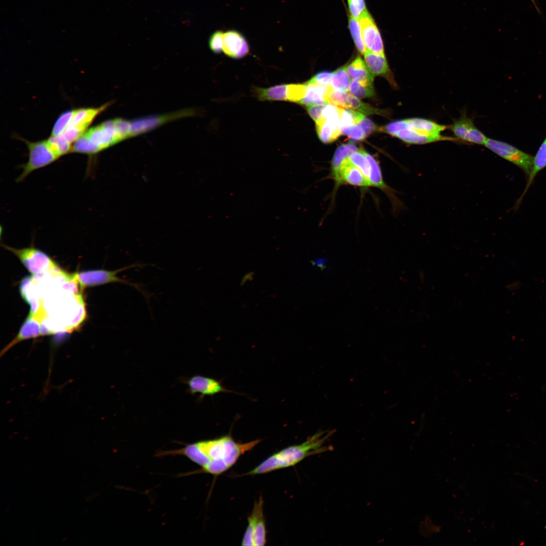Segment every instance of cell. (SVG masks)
Instances as JSON below:
<instances>
[{
	"instance_id": "obj_1",
	"label": "cell",
	"mask_w": 546,
	"mask_h": 546,
	"mask_svg": "<svg viewBox=\"0 0 546 546\" xmlns=\"http://www.w3.org/2000/svg\"><path fill=\"white\" fill-rule=\"evenodd\" d=\"M261 440L246 443L235 441L230 435L219 438L198 441L184 447L165 451L164 454L183 455L201 468L199 471L219 475L230 469L239 458L251 450Z\"/></svg>"
},
{
	"instance_id": "obj_2",
	"label": "cell",
	"mask_w": 546,
	"mask_h": 546,
	"mask_svg": "<svg viewBox=\"0 0 546 546\" xmlns=\"http://www.w3.org/2000/svg\"><path fill=\"white\" fill-rule=\"evenodd\" d=\"M335 431V430L319 431L304 442L289 446L272 454L242 475L263 474L289 468L296 465L307 457L325 452L329 450V448L324 445Z\"/></svg>"
},
{
	"instance_id": "obj_3",
	"label": "cell",
	"mask_w": 546,
	"mask_h": 546,
	"mask_svg": "<svg viewBox=\"0 0 546 546\" xmlns=\"http://www.w3.org/2000/svg\"><path fill=\"white\" fill-rule=\"evenodd\" d=\"M447 129H449V126L430 119L412 117L391 122L382 129L408 144L423 145L439 141H459L454 137L441 134Z\"/></svg>"
},
{
	"instance_id": "obj_4",
	"label": "cell",
	"mask_w": 546,
	"mask_h": 546,
	"mask_svg": "<svg viewBox=\"0 0 546 546\" xmlns=\"http://www.w3.org/2000/svg\"><path fill=\"white\" fill-rule=\"evenodd\" d=\"M129 137V121L110 120L86 131L73 143L72 152L93 155Z\"/></svg>"
},
{
	"instance_id": "obj_5",
	"label": "cell",
	"mask_w": 546,
	"mask_h": 546,
	"mask_svg": "<svg viewBox=\"0 0 546 546\" xmlns=\"http://www.w3.org/2000/svg\"><path fill=\"white\" fill-rule=\"evenodd\" d=\"M146 265L145 264L133 263L116 270L95 269L75 272L72 278L84 289L86 287L102 285L112 283H120L130 286L141 292L148 298L149 295L142 284L131 282L130 280L118 276L120 272L135 267Z\"/></svg>"
},
{
	"instance_id": "obj_6",
	"label": "cell",
	"mask_w": 546,
	"mask_h": 546,
	"mask_svg": "<svg viewBox=\"0 0 546 546\" xmlns=\"http://www.w3.org/2000/svg\"><path fill=\"white\" fill-rule=\"evenodd\" d=\"M28 150L27 161L21 165L22 172L17 182L24 180L31 173L48 166L60 157L53 151L48 140L30 142L23 139Z\"/></svg>"
},
{
	"instance_id": "obj_7",
	"label": "cell",
	"mask_w": 546,
	"mask_h": 546,
	"mask_svg": "<svg viewBox=\"0 0 546 546\" xmlns=\"http://www.w3.org/2000/svg\"><path fill=\"white\" fill-rule=\"evenodd\" d=\"M263 503L262 497L255 502L252 512L247 519L248 525L243 536L242 545L261 546L266 544L267 532Z\"/></svg>"
},
{
	"instance_id": "obj_8",
	"label": "cell",
	"mask_w": 546,
	"mask_h": 546,
	"mask_svg": "<svg viewBox=\"0 0 546 546\" xmlns=\"http://www.w3.org/2000/svg\"><path fill=\"white\" fill-rule=\"evenodd\" d=\"M3 246L13 253L32 275L58 268L56 262L49 255L35 247L17 249L5 245Z\"/></svg>"
},
{
	"instance_id": "obj_9",
	"label": "cell",
	"mask_w": 546,
	"mask_h": 546,
	"mask_svg": "<svg viewBox=\"0 0 546 546\" xmlns=\"http://www.w3.org/2000/svg\"><path fill=\"white\" fill-rule=\"evenodd\" d=\"M484 146L502 158L519 167L528 176L532 166V156L510 144L494 139L487 138Z\"/></svg>"
},
{
	"instance_id": "obj_10",
	"label": "cell",
	"mask_w": 546,
	"mask_h": 546,
	"mask_svg": "<svg viewBox=\"0 0 546 546\" xmlns=\"http://www.w3.org/2000/svg\"><path fill=\"white\" fill-rule=\"evenodd\" d=\"M454 138L459 141L484 145L487 138L475 125L472 118L465 112L449 126Z\"/></svg>"
},
{
	"instance_id": "obj_11",
	"label": "cell",
	"mask_w": 546,
	"mask_h": 546,
	"mask_svg": "<svg viewBox=\"0 0 546 546\" xmlns=\"http://www.w3.org/2000/svg\"><path fill=\"white\" fill-rule=\"evenodd\" d=\"M358 20L367 51L384 55L381 35L371 15L367 11L361 15Z\"/></svg>"
},
{
	"instance_id": "obj_12",
	"label": "cell",
	"mask_w": 546,
	"mask_h": 546,
	"mask_svg": "<svg viewBox=\"0 0 546 546\" xmlns=\"http://www.w3.org/2000/svg\"><path fill=\"white\" fill-rule=\"evenodd\" d=\"M110 105L107 103L97 108H84L74 110L71 121L66 129L73 131L80 136L85 131L94 119Z\"/></svg>"
},
{
	"instance_id": "obj_13",
	"label": "cell",
	"mask_w": 546,
	"mask_h": 546,
	"mask_svg": "<svg viewBox=\"0 0 546 546\" xmlns=\"http://www.w3.org/2000/svg\"><path fill=\"white\" fill-rule=\"evenodd\" d=\"M223 52L228 57L240 59L249 52V47L245 37L239 32L231 30L223 33Z\"/></svg>"
},
{
	"instance_id": "obj_14",
	"label": "cell",
	"mask_w": 546,
	"mask_h": 546,
	"mask_svg": "<svg viewBox=\"0 0 546 546\" xmlns=\"http://www.w3.org/2000/svg\"><path fill=\"white\" fill-rule=\"evenodd\" d=\"M333 175L336 182L339 184L344 181L357 186H371L369 179L357 167L350 161L348 157L343 161Z\"/></svg>"
},
{
	"instance_id": "obj_15",
	"label": "cell",
	"mask_w": 546,
	"mask_h": 546,
	"mask_svg": "<svg viewBox=\"0 0 546 546\" xmlns=\"http://www.w3.org/2000/svg\"><path fill=\"white\" fill-rule=\"evenodd\" d=\"M187 384L191 393H200L202 396L213 395L228 391L216 380L200 375L191 378Z\"/></svg>"
},
{
	"instance_id": "obj_16",
	"label": "cell",
	"mask_w": 546,
	"mask_h": 546,
	"mask_svg": "<svg viewBox=\"0 0 546 546\" xmlns=\"http://www.w3.org/2000/svg\"><path fill=\"white\" fill-rule=\"evenodd\" d=\"M40 320L35 316L29 314L22 325L15 338L12 340L1 351V356L4 354L11 348L18 343L41 335Z\"/></svg>"
},
{
	"instance_id": "obj_17",
	"label": "cell",
	"mask_w": 546,
	"mask_h": 546,
	"mask_svg": "<svg viewBox=\"0 0 546 546\" xmlns=\"http://www.w3.org/2000/svg\"><path fill=\"white\" fill-rule=\"evenodd\" d=\"M305 84L306 85L305 95L299 104L309 106L322 105L329 103L327 98L331 86H328L307 82Z\"/></svg>"
},
{
	"instance_id": "obj_18",
	"label": "cell",
	"mask_w": 546,
	"mask_h": 546,
	"mask_svg": "<svg viewBox=\"0 0 546 546\" xmlns=\"http://www.w3.org/2000/svg\"><path fill=\"white\" fill-rule=\"evenodd\" d=\"M315 125L317 135L324 143L333 142L342 134L338 119L322 118Z\"/></svg>"
},
{
	"instance_id": "obj_19",
	"label": "cell",
	"mask_w": 546,
	"mask_h": 546,
	"mask_svg": "<svg viewBox=\"0 0 546 546\" xmlns=\"http://www.w3.org/2000/svg\"><path fill=\"white\" fill-rule=\"evenodd\" d=\"M546 167V139L541 144L536 155L533 157L532 166L527 181L522 195L516 202V207H518L522 201L528 189L533 183V180L538 172Z\"/></svg>"
},
{
	"instance_id": "obj_20",
	"label": "cell",
	"mask_w": 546,
	"mask_h": 546,
	"mask_svg": "<svg viewBox=\"0 0 546 546\" xmlns=\"http://www.w3.org/2000/svg\"><path fill=\"white\" fill-rule=\"evenodd\" d=\"M289 84H280L268 88H255V96L260 101H288Z\"/></svg>"
},
{
	"instance_id": "obj_21",
	"label": "cell",
	"mask_w": 546,
	"mask_h": 546,
	"mask_svg": "<svg viewBox=\"0 0 546 546\" xmlns=\"http://www.w3.org/2000/svg\"><path fill=\"white\" fill-rule=\"evenodd\" d=\"M364 58L367 66L374 76L385 75L389 73V67L385 55L366 51Z\"/></svg>"
},
{
	"instance_id": "obj_22",
	"label": "cell",
	"mask_w": 546,
	"mask_h": 546,
	"mask_svg": "<svg viewBox=\"0 0 546 546\" xmlns=\"http://www.w3.org/2000/svg\"><path fill=\"white\" fill-rule=\"evenodd\" d=\"M347 71L349 77L352 80L373 82L374 76L359 57H357L347 66Z\"/></svg>"
},
{
	"instance_id": "obj_23",
	"label": "cell",
	"mask_w": 546,
	"mask_h": 546,
	"mask_svg": "<svg viewBox=\"0 0 546 546\" xmlns=\"http://www.w3.org/2000/svg\"><path fill=\"white\" fill-rule=\"evenodd\" d=\"M345 108L356 110L360 113L366 115H382L385 113L384 111L374 108L369 104L360 101L357 98L348 92L347 93Z\"/></svg>"
},
{
	"instance_id": "obj_24",
	"label": "cell",
	"mask_w": 546,
	"mask_h": 546,
	"mask_svg": "<svg viewBox=\"0 0 546 546\" xmlns=\"http://www.w3.org/2000/svg\"><path fill=\"white\" fill-rule=\"evenodd\" d=\"M364 153L369 164V180L371 186L385 189L387 188V186L383 182L380 168L378 162L372 155L365 151H364Z\"/></svg>"
},
{
	"instance_id": "obj_25",
	"label": "cell",
	"mask_w": 546,
	"mask_h": 546,
	"mask_svg": "<svg viewBox=\"0 0 546 546\" xmlns=\"http://www.w3.org/2000/svg\"><path fill=\"white\" fill-rule=\"evenodd\" d=\"M347 66H343L333 72L331 87L343 92H348L350 84Z\"/></svg>"
},
{
	"instance_id": "obj_26",
	"label": "cell",
	"mask_w": 546,
	"mask_h": 546,
	"mask_svg": "<svg viewBox=\"0 0 546 546\" xmlns=\"http://www.w3.org/2000/svg\"><path fill=\"white\" fill-rule=\"evenodd\" d=\"M365 115L351 109L340 108L339 119L340 128L358 124L364 118Z\"/></svg>"
},
{
	"instance_id": "obj_27",
	"label": "cell",
	"mask_w": 546,
	"mask_h": 546,
	"mask_svg": "<svg viewBox=\"0 0 546 546\" xmlns=\"http://www.w3.org/2000/svg\"><path fill=\"white\" fill-rule=\"evenodd\" d=\"M349 92L357 98L371 97L374 95L373 82L352 80L350 84Z\"/></svg>"
},
{
	"instance_id": "obj_28",
	"label": "cell",
	"mask_w": 546,
	"mask_h": 546,
	"mask_svg": "<svg viewBox=\"0 0 546 546\" xmlns=\"http://www.w3.org/2000/svg\"><path fill=\"white\" fill-rule=\"evenodd\" d=\"M356 146L351 143L340 146L336 150L332 161V167L333 173L336 172L343 161L353 152L357 151Z\"/></svg>"
},
{
	"instance_id": "obj_29",
	"label": "cell",
	"mask_w": 546,
	"mask_h": 546,
	"mask_svg": "<svg viewBox=\"0 0 546 546\" xmlns=\"http://www.w3.org/2000/svg\"><path fill=\"white\" fill-rule=\"evenodd\" d=\"M357 19L351 16L349 18V28L357 50L364 55L367 50L363 41L361 27Z\"/></svg>"
},
{
	"instance_id": "obj_30",
	"label": "cell",
	"mask_w": 546,
	"mask_h": 546,
	"mask_svg": "<svg viewBox=\"0 0 546 546\" xmlns=\"http://www.w3.org/2000/svg\"><path fill=\"white\" fill-rule=\"evenodd\" d=\"M348 159L353 164L362 171L365 176L369 179L370 167L368 161L365 155L364 150L358 149L357 151L352 153L348 157Z\"/></svg>"
},
{
	"instance_id": "obj_31",
	"label": "cell",
	"mask_w": 546,
	"mask_h": 546,
	"mask_svg": "<svg viewBox=\"0 0 546 546\" xmlns=\"http://www.w3.org/2000/svg\"><path fill=\"white\" fill-rule=\"evenodd\" d=\"M74 112L70 110L63 113L56 120L52 129L51 136L62 134L68 127Z\"/></svg>"
},
{
	"instance_id": "obj_32",
	"label": "cell",
	"mask_w": 546,
	"mask_h": 546,
	"mask_svg": "<svg viewBox=\"0 0 546 546\" xmlns=\"http://www.w3.org/2000/svg\"><path fill=\"white\" fill-rule=\"evenodd\" d=\"M306 85L303 84H290L288 87V101L299 103L304 97Z\"/></svg>"
},
{
	"instance_id": "obj_33",
	"label": "cell",
	"mask_w": 546,
	"mask_h": 546,
	"mask_svg": "<svg viewBox=\"0 0 546 546\" xmlns=\"http://www.w3.org/2000/svg\"><path fill=\"white\" fill-rule=\"evenodd\" d=\"M347 93L334 89L331 87L327 95V101L329 103L339 107L345 108Z\"/></svg>"
},
{
	"instance_id": "obj_34",
	"label": "cell",
	"mask_w": 546,
	"mask_h": 546,
	"mask_svg": "<svg viewBox=\"0 0 546 546\" xmlns=\"http://www.w3.org/2000/svg\"><path fill=\"white\" fill-rule=\"evenodd\" d=\"M223 32L217 30L210 37L209 46L214 53L220 54L223 51Z\"/></svg>"
},
{
	"instance_id": "obj_35",
	"label": "cell",
	"mask_w": 546,
	"mask_h": 546,
	"mask_svg": "<svg viewBox=\"0 0 546 546\" xmlns=\"http://www.w3.org/2000/svg\"><path fill=\"white\" fill-rule=\"evenodd\" d=\"M347 2L351 16L354 18L358 19L367 11L365 0H347Z\"/></svg>"
},
{
	"instance_id": "obj_36",
	"label": "cell",
	"mask_w": 546,
	"mask_h": 546,
	"mask_svg": "<svg viewBox=\"0 0 546 546\" xmlns=\"http://www.w3.org/2000/svg\"><path fill=\"white\" fill-rule=\"evenodd\" d=\"M340 129L342 134L346 135L349 138L355 141L363 140L367 136L358 125H353L350 126L341 127Z\"/></svg>"
},
{
	"instance_id": "obj_37",
	"label": "cell",
	"mask_w": 546,
	"mask_h": 546,
	"mask_svg": "<svg viewBox=\"0 0 546 546\" xmlns=\"http://www.w3.org/2000/svg\"><path fill=\"white\" fill-rule=\"evenodd\" d=\"M332 75L333 73L328 71L319 72L309 80L307 82L328 86H331Z\"/></svg>"
},
{
	"instance_id": "obj_38",
	"label": "cell",
	"mask_w": 546,
	"mask_h": 546,
	"mask_svg": "<svg viewBox=\"0 0 546 546\" xmlns=\"http://www.w3.org/2000/svg\"><path fill=\"white\" fill-rule=\"evenodd\" d=\"M340 109V107L330 103L325 104L322 111V118L339 120Z\"/></svg>"
},
{
	"instance_id": "obj_39",
	"label": "cell",
	"mask_w": 546,
	"mask_h": 546,
	"mask_svg": "<svg viewBox=\"0 0 546 546\" xmlns=\"http://www.w3.org/2000/svg\"><path fill=\"white\" fill-rule=\"evenodd\" d=\"M325 105L307 106V111L312 119L316 122L322 118V111Z\"/></svg>"
},
{
	"instance_id": "obj_40",
	"label": "cell",
	"mask_w": 546,
	"mask_h": 546,
	"mask_svg": "<svg viewBox=\"0 0 546 546\" xmlns=\"http://www.w3.org/2000/svg\"><path fill=\"white\" fill-rule=\"evenodd\" d=\"M366 136L377 129V126L369 119L365 117L358 124Z\"/></svg>"
},
{
	"instance_id": "obj_41",
	"label": "cell",
	"mask_w": 546,
	"mask_h": 546,
	"mask_svg": "<svg viewBox=\"0 0 546 546\" xmlns=\"http://www.w3.org/2000/svg\"><path fill=\"white\" fill-rule=\"evenodd\" d=\"M327 260L324 258H316L311 261V263L313 265H315L321 269H325L327 264Z\"/></svg>"
},
{
	"instance_id": "obj_42",
	"label": "cell",
	"mask_w": 546,
	"mask_h": 546,
	"mask_svg": "<svg viewBox=\"0 0 546 546\" xmlns=\"http://www.w3.org/2000/svg\"><path fill=\"white\" fill-rule=\"evenodd\" d=\"M531 1L533 2V3H534V5L536 6V5L535 4L534 0H531Z\"/></svg>"
}]
</instances>
